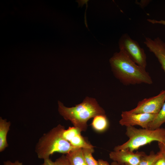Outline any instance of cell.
I'll use <instances>...</instances> for the list:
<instances>
[{
    "label": "cell",
    "mask_w": 165,
    "mask_h": 165,
    "mask_svg": "<svg viewBox=\"0 0 165 165\" xmlns=\"http://www.w3.org/2000/svg\"><path fill=\"white\" fill-rule=\"evenodd\" d=\"M109 61L114 76L124 85L152 83L145 69L136 64L123 51L115 53Z\"/></svg>",
    "instance_id": "obj_1"
},
{
    "label": "cell",
    "mask_w": 165,
    "mask_h": 165,
    "mask_svg": "<svg viewBox=\"0 0 165 165\" xmlns=\"http://www.w3.org/2000/svg\"><path fill=\"white\" fill-rule=\"evenodd\" d=\"M58 103L60 114L65 120H70L81 132L87 129V122L89 119L97 115L105 114V110L96 99L88 97L75 107H66L59 101Z\"/></svg>",
    "instance_id": "obj_2"
},
{
    "label": "cell",
    "mask_w": 165,
    "mask_h": 165,
    "mask_svg": "<svg viewBox=\"0 0 165 165\" xmlns=\"http://www.w3.org/2000/svg\"><path fill=\"white\" fill-rule=\"evenodd\" d=\"M64 129V126L59 124L40 138L35 147V152L39 159L49 158L55 152L66 154L79 148L73 147L63 138L62 134Z\"/></svg>",
    "instance_id": "obj_3"
},
{
    "label": "cell",
    "mask_w": 165,
    "mask_h": 165,
    "mask_svg": "<svg viewBox=\"0 0 165 165\" xmlns=\"http://www.w3.org/2000/svg\"><path fill=\"white\" fill-rule=\"evenodd\" d=\"M125 134L129 139L123 144L115 147L114 151L128 149L134 152L152 142H163L165 141V129L163 128L150 130L128 126L126 127Z\"/></svg>",
    "instance_id": "obj_4"
},
{
    "label": "cell",
    "mask_w": 165,
    "mask_h": 165,
    "mask_svg": "<svg viewBox=\"0 0 165 165\" xmlns=\"http://www.w3.org/2000/svg\"><path fill=\"white\" fill-rule=\"evenodd\" d=\"M120 50L124 52L134 63L146 69L147 57L144 50L138 42L132 39L127 33L123 34L119 42Z\"/></svg>",
    "instance_id": "obj_5"
},
{
    "label": "cell",
    "mask_w": 165,
    "mask_h": 165,
    "mask_svg": "<svg viewBox=\"0 0 165 165\" xmlns=\"http://www.w3.org/2000/svg\"><path fill=\"white\" fill-rule=\"evenodd\" d=\"M165 102V90L157 95L139 101L136 107L128 111L131 113H145L157 114Z\"/></svg>",
    "instance_id": "obj_6"
},
{
    "label": "cell",
    "mask_w": 165,
    "mask_h": 165,
    "mask_svg": "<svg viewBox=\"0 0 165 165\" xmlns=\"http://www.w3.org/2000/svg\"><path fill=\"white\" fill-rule=\"evenodd\" d=\"M156 114L145 113H131L128 111H122L119 123L122 126H139L142 128L148 129L149 123Z\"/></svg>",
    "instance_id": "obj_7"
},
{
    "label": "cell",
    "mask_w": 165,
    "mask_h": 165,
    "mask_svg": "<svg viewBox=\"0 0 165 165\" xmlns=\"http://www.w3.org/2000/svg\"><path fill=\"white\" fill-rule=\"evenodd\" d=\"M146 154L143 152H134L128 149L111 152L110 159L120 165H138L141 158Z\"/></svg>",
    "instance_id": "obj_8"
},
{
    "label": "cell",
    "mask_w": 165,
    "mask_h": 165,
    "mask_svg": "<svg viewBox=\"0 0 165 165\" xmlns=\"http://www.w3.org/2000/svg\"><path fill=\"white\" fill-rule=\"evenodd\" d=\"M81 131L74 127H69L62 132L63 138L74 147L82 148H93L94 146L86 141L81 135Z\"/></svg>",
    "instance_id": "obj_9"
},
{
    "label": "cell",
    "mask_w": 165,
    "mask_h": 165,
    "mask_svg": "<svg viewBox=\"0 0 165 165\" xmlns=\"http://www.w3.org/2000/svg\"><path fill=\"white\" fill-rule=\"evenodd\" d=\"M144 43L157 59L165 73V42L159 37L153 39L146 37Z\"/></svg>",
    "instance_id": "obj_10"
},
{
    "label": "cell",
    "mask_w": 165,
    "mask_h": 165,
    "mask_svg": "<svg viewBox=\"0 0 165 165\" xmlns=\"http://www.w3.org/2000/svg\"><path fill=\"white\" fill-rule=\"evenodd\" d=\"M11 125L10 122L0 117V152L3 151L9 145L7 141V133Z\"/></svg>",
    "instance_id": "obj_11"
},
{
    "label": "cell",
    "mask_w": 165,
    "mask_h": 165,
    "mask_svg": "<svg viewBox=\"0 0 165 165\" xmlns=\"http://www.w3.org/2000/svg\"><path fill=\"white\" fill-rule=\"evenodd\" d=\"M91 125L93 128L96 131L102 132L108 128L109 122L105 114L97 115L93 118Z\"/></svg>",
    "instance_id": "obj_12"
},
{
    "label": "cell",
    "mask_w": 165,
    "mask_h": 165,
    "mask_svg": "<svg viewBox=\"0 0 165 165\" xmlns=\"http://www.w3.org/2000/svg\"><path fill=\"white\" fill-rule=\"evenodd\" d=\"M66 156L71 165H87L82 148H78L67 154Z\"/></svg>",
    "instance_id": "obj_13"
},
{
    "label": "cell",
    "mask_w": 165,
    "mask_h": 165,
    "mask_svg": "<svg viewBox=\"0 0 165 165\" xmlns=\"http://www.w3.org/2000/svg\"><path fill=\"white\" fill-rule=\"evenodd\" d=\"M165 123V102L159 113L155 118L148 125V129L155 130L160 128Z\"/></svg>",
    "instance_id": "obj_14"
},
{
    "label": "cell",
    "mask_w": 165,
    "mask_h": 165,
    "mask_svg": "<svg viewBox=\"0 0 165 165\" xmlns=\"http://www.w3.org/2000/svg\"><path fill=\"white\" fill-rule=\"evenodd\" d=\"M162 155L160 151L156 153L151 151L149 155L145 154L141 158L138 165H154Z\"/></svg>",
    "instance_id": "obj_15"
},
{
    "label": "cell",
    "mask_w": 165,
    "mask_h": 165,
    "mask_svg": "<svg viewBox=\"0 0 165 165\" xmlns=\"http://www.w3.org/2000/svg\"><path fill=\"white\" fill-rule=\"evenodd\" d=\"M83 156L87 165H99L98 161L93 157L92 154L94 152L93 148H82Z\"/></svg>",
    "instance_id": "obj_16"
},
{
    "label": "cell",
    "mask_w": 165,
    "mask_h": 165,
    "mask_svg": "<svg viewBox=\"0 0 165 165\" xmlns=\"http://www.w3.org/2000/svg\"><path fill=\"white\" fill-rule=\"evenodd\" d=\"M55 165H71L66 156L62 155L54 162Z\"/></svg>",
    "instance_id": "obj_17"
},
{
    "label": "cell",
    "mask_w": 165,
    "mask_h": 165,
    "mask_svg": "<svg viewBox=\"0 0 165 165\" xmlns=\"http://www.w3.org/2000/svg\"><path fill=\"white\" fill-rule=\"evenodd\" d=\"M160 151L165 156V141L163 142H158Z\"/></svg>",
    "instance_id": "obj_18"
},
{
    "label": "cell",
    "mask_w": 165,
    "mask_h": 165,
    "mask_svg": "<svg viewBox=\"0 0 165 165\" xmlns=\"http://www.w3.org/2000/svg\"><path fill=\"white\" fill-rule=\"evenodd\" d=\"M147 20L152 24H160L165 25V20H157L154 19H148Z\"/></svg>",
    "instance_id": "obj_19"
},
{
    "label": "cell",
    "mask_w": 165,
    "mask_h": 165,
    "mask_svg": "<svg viewBox=\"0 0 165 165\" xmlns=\"http://www.w3.org/2000/svg\"><path fill=\"white\" fill-rule=\"evenodd\" d=\"M4 165H23L21 162L18 160H16L14 162H12L9 160L5 161L3 162Z\"/></svg>",
    "instance_id": "obj_20"
},
{
    "label": "cell",
    "mask_w": 165,
    "mask_h": 165,
    "mask_svg": "<svg viewBox=\"0 0 165 165\" xmlns=\"http://www.w3.org/2000/svg\"><path fill=\"white\" fill-rule=\"evenodd\" d=\"M154 165H165V156L163 154L162 156L156 161Z\"/></svg>",
    "instance_id": "obj_21"
},
{
    "label": "cell",
    "mask_w": 165,
    "mask_h": 165,
    "mask_svg": "<svg viewBox=\"0 0 165 165\" xmlns=\"http://www.w3.org/2000/svg\"><path fill=\"white\" fill-rule=\"evenodd\" d=\"M43 163L41 165H55L54 162H53L50 158H48L44 160Z\"/></svg>",
    "instance_id": "obj_22"
},
{
    "label": "cell",
    "mask_w": 165,
    "mask_h": 165,
    "mask_svg": "<svg viewBox=\"0 0 165 165\" xmlns=\"http://www.w3.org/2000/svg\"><path fill=\"white\" fill-rule=\"evenodd\" d=\"M97 161L99 165H110L107 161L102 159H99Z\"/></svg>",
    "instance_id": "obj_23"
},
{
    "label": "cell",
    "mask_w": 165,
    "mask_h": 165,
    "mask_svg": "<svg viewBox=\"0 0 165 165\" xmlns=\"http://www.w3.org/2000/svg\"><path fill=\"white\" fill-rule=\"evenodd\" d=\"M149 3V1H141L140 2L139 4L141 7L142 8L146 6Z\"/></svg>",
    "instance_id": "obj_24"
},
{
    "label": "cell",
    "mask_w": 165,
    "mask_h": 165,
    "mask_svg": "<svg viewBox=\"0 0 165 165\" xmlns=\"http://www.w3.org/2000/svg\"><path fill=\"white\" fill-rule=\"evenodd\" d=\"M111 165H120L118 163H117L116 162L113 161L112 162Z\"/></svg>",
    "instance_id": "obj_25"
},
{
    "label": "cell",
    "mask_w": 165,
    "mask_h": 165,
    "mask_svg": "<svg viewBox=\"0 0 165 165\" xmlns=\"http://www.w3.org/2000/svg\"><path fill=\"white\" fill-rule=\"evenodd\" d=\"M127 165V164H126V165Z\"/></svg>",
    "instance_id": "obj_26"
}]
</instances>
